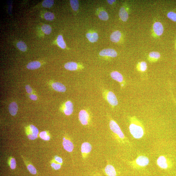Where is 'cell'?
I'll use <instances>...</instances> for the list:
<instances>
[{"instance_id":"obj_35","label":"cell","mask_w":176,"mask_h":176,"mask_svg":"<svg viewBox=\"0 0 176 176\" xmlns=\"http://www.w3.org/2000/svg\"><path fill=\"white\" fill-rule=\"evenodd\" d=\"M62 164H59L57 162H53L51 163V166L53 169L55 170H58L60 169Z\"/></svg>"},{"instance_id":"obj_19","label":"cell","mask_w":176,"mask_h":176,"mask_svg":"<svg viewBox=\"0 0 176 176\" xmlns=\"http://www.w3.org/2000/svg\"><path fill=\"white\" fill-rule=\"evenodd\" d=\"M86 37L90 42L94 43L98 41L99 36L97 33H88L87 34Z\"/></svg>"},{"instance_id":"obj_40","label":"cell","mask_w":176,"mask_h":176,"mask_svg":"<svg viewBox=\"0 0 176 176\" xmlns=\"http://www.w3.org/2000/svg\"><path fill=\"white\" fill-rule=\"evenodd\" d=\"M96 176H102L100 175H98Z\"/></svg>"},{"instance_id":"obj_22","label":"cell","mask_w":176,"mask_h":176,"mask_svg":"<svg viewBox=\"0 0 176 176\" xmlns=\"http://www.w3.org/2000/svg\"><path fill=\"white\" fill-rule=\"evenodd\" d=\"M57 43L61 48L65 49L66 48V45L64 41L63 36L59 35L57 39Z\"/></svg>"},{"instance_id":"obj_13","label":"cell","mask_w":176,"mask_h":176,"mask_svg":"<svg viewBox=\"0 0 176 176\" xmlns=\"http://www.w3.org/2000/svg\"><path fill=\"white\" fill-rule=\"evenodd\" d=\"M153 29L155 34L158 36L162 35L164 32V28L161 23L155 22L153 25Z\"/></svg>"},{"instance_id":"obj_23","label":"cell","mask_w":176,"mask_h":176,"mask_svg":"<svg viewBox=\"0 0 176 176\" xmlns=\"http://www.w3.org/2000/svg\"><path fill=\"white\" fill-rule=\"evenodd\" d=\"M17 47L20 51L25 52L27 50V46L25 43L22 41L18 42L16 45Z\"/></svg>"},{"instance_id":"obj_9","label":"cell","mask_w":176,"mask_h":176,"mask_svg":"<svg viewBox=\"0 0 176 176\" xmlns=\"http://www.w3.org/2000/svg\"><path fill=\"white\" fill-rule=\"evenodd\" d=\"M107 99L109 104L113 106H117L118 101L117 98L113 92L109 91L107 95Z\"/></svg>"},{"instance_id":"obj_38","label":"cell","mask_w":176,"mask_h":176,"mask_svg":"<svg viewBox=\"0 0 176 176\" xmlns=\"http://www.w3.org/2000/svg\"><path fill=\"white\" fill-rule=\"evenodd\" d=\"M30 98L31 100H33L36 101L37 99V97L36 95L32 94L30 96Z\"/></svg>"},{"instance_id":"obj_37","label":"cell","mask_w":176,"mask_h":176,"mask_svg":"<svg viewBox=\"0 0 176 176\" xmlns=\"http://www.w3.org/2000/svg\"><path fill=\"white\" fill-rule=\"evenodd\" d=\"M26 90L28 94H30L32 92V88L29 85H27L25 87Z\"/></svg>"},{"instance_id":"obj_25","label":"cell","mask_w":176,"mask_h":176,"mask_svg":"<svg viewBox=\"0 0 176 176\" xmlns=\"http://www.w3.org/2000/svg\"><path fill=\"white\" fill-rule=\"evenodd\" d=\"M71 6L72 8L74 11H76L79 8V3L78 1L76 0H71L70 1Z\"/></svg>"},{"instance_id":"obj_20","label":"cell","mask_w":176,"mask_h":176,"mask_svg":"<svg viewBox=\"0 0 176 176\" xmlns=\"http://www.w3.org/2000/svg\"><path fill=\"white\" fill-rule=\"evenodd\" d=\"M78 64L75 62H71L66 63L64 65L65 68L68 70L74 71L78 69Z\"/></svg>"},{"instance_id":"obj_12","label":"cell","mask_w":176,"mask_h":176,"mask_svg":"<svg viewBox=\"0 0 176 176\" xmlns=\"http://www.w3.org/2000/svg\"><path fill=\"white\" fill-rule=\"evenodd\" d=\"M104 172L107 176H116L117 175L114 167L110 164L106 166L104 169Z\"/></svg>"},{"instance_id":"obj_26","label":"cell","mask_w":176,"mask_h":176,"mask_svg":"<svg viewBox=\"0 0 176 176\" xmlns=\"http://www.w3.org/2000/svg\"><path fill=\"white\" fill-rule=\"evenodd\" d=\"M149 58L152 60H157L160 58V55L159 53L157 52H152L149 53Z\"/></svg>"},{"instance_id":"obj_30","label":"cell","mask_w":176,"mask_h":176,"mask_svg":"<svg viewBox=\"0 0 176 176\" xmlns=\"http://www.w3.org/2000/svg\"><path fill=\"white\" fill-rule=\"evenodd\" d=\"M40 136L41 139L45 141H49L50 139V137L45 131L41 132L40 133Z\"/></svg>"},{"instance_id":"obj_15","label":"cell","mask_w":176,"mask_h":176,"mask_svg":"<svg viewBox=\"0 0 176 176\" xmlns=\"http://www.w3.org/2000/svg\"><path fill=\"white\" fill-rule=\"evenodd\" d=\"M111 76L113 80L122 83L124 81L122 75L118 72L114 71L111 72Z\"/></svg>"},{"instance_id":"obj_29","label":"cell","mask_w":176,"mask_h":176,"mask_svg":"<svg viewBox=\"0 0 176 176\" xmlns=\"http://www.w3.org/2000/svg\"><path fill=\"white\" fill-rule=\"evenodd\" d=\"M54 3V1L52 0H45L43 2L42 6L44 7L50 8L53 6Z\"/></svg>"},{"instance_id":"obj_28","label":"cell","mask_w":176,"mask_h":176,"mask_svg":"<svg viewBox=\"0 0 176 176\" xmlns=\"http://www.w3.org/2000/svg\"><path fill=\"white\" fill-rule=\"evenodd\" d=\"M98 16L99 19L103 21H107L109 19V16L107 13L104 11L100 12Z\"/></svg>"},{"instance_id":"obj_4","label":"cell","mask_w":176,"mask_h":176,"mask_svg":"<svg viewBox=\"0 0 176 176\" xmlns=\"http://www.w3.org/2000/svg\"><path fill=\"white\" fill-rule=\"evenodd\" d=\"M92 149L91 144L88 142H85L82 143L81 146V153L83 159H86L89 156Z\"/></svg>"},{"instance_id":"obj_14","label":"cell","mask_w":176,"mask_h":176,"mask_svg":"<svg viewBox=\"0 0 176 176\" xmlns=\"http://www.w3.org/2000/svg\"><path fill=\"white\" fill-rule=\"evenodd\" d=\"M53 89L56 91L60 92H64L66 91V88L65 86L60 82L53 83L52 85Z\"/></svg>"},{"instance_id":"obj_24","label":"cell","mask_w":176,"mask_h":176,"mask_svg":"<svg viewBox=\"0 0 176 176\" xmlns=\"http://www.w3.org/2000/svg\"><path fill=\"white\" fill-rule=\"evenodd\" d=\"M138 70L142 72H145L147 69V65L146 62L142 61L138 63Z\"/></svg>"},{"instance_id":"obj_39","label":"cell","mask_w":176,"mask_h":176,"mask_svg":"<svg viewBox=\"0 0 176 176\" xmlns=\"http://www.w3.org/2000/svg\"><path fill=\"white\" fill-rule=\"evenodd\" d=\"M107 1L109 4L110 5H112L114 2L116 1H114V0H108Z\"/></svg>"},{"instance_id":"obj_27","label":"cell","mask_w":176,"mask_h":176,"mask_svg":"<svg viewBox=\"0 0 176 176\" xmlns=\"http://www.w3.org/2000/svg\"><path fill=\"white\" fill-rule=\"evenodd\" d=\"M41 30L46 34L49 35L52 32V28L50 26L48 25H44L41 27Z\"/></svg>"},{"instance_id":"obj_32","label":"cell","mask_w":176,"mask_h":176,"mask_svg":"<svg viewBox=\"0 0 176 176\" xmlns=\"http://www.w3.org/2000/svg\"><path fill=\"white\" fill-rule=\"evenodd\" d=\"M27 168L28 170L31 174L36 175L37 173V170H36V168L32 164L28 165Z\"/></svg>"},{"instance_id":"obj_34","label":"cell","mask_w":176,"mask_h":176,"mask_svg":"<svg viewBox=\"0 0 176 176\" xmlns=\"http://www.w3.org/2000/svg\"><path fill=\"white\" fill-rule=\"evenodd\" d=\"M10 168L12 170H14L16 168V160L14 158H12L10 162Z\"/></svg>"},{"instance_id":"obj_10","label":"cell","mask_w":176,"mask_h":176,"mask_svg":"<svg viewBox=\"0 0 176 176\" xmlns=\"http://www.w3.org/2000/svg\"><path fill=\"white\" fill-rule=\"evenodd\" d=\"M63 111L65 115L68 116L71 115L74 111L73 103L70 101L66 102L65 104Z\"/></svg>"},{"instance_id":"obj_2","label":"cell","mask_w":176,"mask_h":176,"mask_svg":"<svg viewBox=\"0 0 176 176\" xmlns=\"http://www.w3.org/2000/svg\"><path fill=\"white\" fill-rule=\"evenodd\" d=\"M109 126L116 140L120 143H124L126 140V137L118 124L114 120H111L109 122Z\"/></svg>"},{"instance_id":"obj_18","label":"cell","mask_w":176,"mask_h":176,"mask_svg":"<svg viewBox=\"0 0 176 176\" xmlns=\"http://www.w3.org/2000/svg\"><path fill=\"white\" fill-rule=\"evenodd\" d=\"M119 15L122 21L126 22L127 21L129 17L128 14L124 8H121L119 12Z\"/></svg>"},{"instance_id":"obj_3","label":"cell","mask_w":176,"mask_h":176,"mask_svg":"<svg viewBox=\"0 0 176 176\" xmlns=\"http://www.w3.org/2000/svg\"><path fill=\"white\" fill-rule=\"evenodd\" d=\"M78 118L80 123L84 126L88 125L91 120L89 114L87 111L84 110H82L80 111Z\"/></svg>"},{"instance_id":"obj_6","label":"cell","mask_w":176,"mask_h":176,"mask_svg":"<svg viewBox=\"0 0 176 176\" xmlns=\"http://www.w3.org/2000/svg\"><path fill=\"white\" fill-rule=\"evenodd\" d=\"M149 162V159L147 157L144 156H139L135 160V164L137 168L146 167Z\"/></svg>"},{"instance_id":"obj_36","label":"cell","mask_w":176,"mask_h":176,"mask_svg":"<svg viewBox=\"0 0 176 176\" xmlns=\"http://www.w3.org/2000/svg\"><path fill=\"white\" fill-rule=\"evenodd\" d=\"M54 160H55V161L56 162L61 164H63V160L60 157L55 156L54 157Z\"/></svg>"},{"instance_id":"obj_16","label":"cell","mask_w":176,"mask_h":176,"mask_svg":"<svg viewBox=\"0 0 176 176\" xmlns=\"http://www.w3.org/2000/svg\"><path fill=\"white\" fill-rule=\"evenodd\" d=\"M121 37L120 31L117 30L113 32L110 36V40L112 42L117 43L120 41Z\"/></svg>"},{"instance_id":"obj_21","label":"cell","mask_w":176,"mask_h":176,"mask_svg":"<svg viewBox=\"0 0 176 176\" xmlns=\"http://www.w3.org/2000/svg\"><path fill=\"white\" fill-rule=\"evenodd\" d=\"M41 66V64L39 62L35 61L30 62L27 65V68L30 69H35L39 68Z\"/></svg>"},{"instance_id":"obj_1","label":"cell","mask_w":176,"mask_h":176,"mask_svg":"<svg viewBox=\"0 0 176 176\" xmlns=\"http://www.w3.org/2000/svg\"><path fill=\"white\" fill-rule=\"evenodd\" d=\"M131 123L129 126V130L134 138L140 139L144 135L143 126L135 116L130 118Z\"/></svg>"},{"instance_id":"obj_8","label":"cell","mask_w":176,"mask_h":176,"mask_svg":"<svg viewBox=\"0 0 176 176\" xmlns=\"http://www.w3.org/2000/svg\"><path fill=\"white\" fill-rule=\"evenodd\" d=\"M157 164L158 166L162 169H166L170 167L171 165L167 159L165 157L160 156L157 160Z\"/></svg>"},{"instance_id":"obj_11","label":"cell","mask_w":176,"mask_h":176,"mask_svg":"<svg viewBox=\"0 0 176 176\" xmlns=\"http://www.w3.org/2000/svg\"><path fill=\"white\" fill-rule=\"evenodd\" d=\"M101 56H108L112 58H115L117 56L116 52L112 49H107L101 51L99 53Z\"/></svg>"},{"instance_id":"obj_7","label":"cell","mask_w":176,"mask_h":176,"mask_svg":"<svg viewBox=\"0 0 176 176\" xmlns=\"http://www.w3.org/2000/svg\"><path fill=\"white\" fill-rule=\"evenodd\" d=\"M63 140V145L64 149L68 152L70 153L73 151L74 146L71 140L67 137H64Z\"/></svg>"},{"instance_id":"obj_33","label":"cell","mask_w":176,"mask_h":176,"mask_svg":"<svg viewBox=\"0 0 176 176\" xmlns=\"http://www.w3.org/2000/svg\"><path fill=\"white\" fill-rule=\"evenodd\" d=\"M167 16L168 18L172 21L175 22H176V13L173 12H170L168 13Z\"/></svg>"},{"instance_id":"obj_5","label":"cell","mask_w":176,"mask_h":176,"mask_svg":"<svg viewBox=\"0 0 176 176\" xmlns=\"http://www.w3.org/2000/svg\"><path fill=\"white\" fill-rule=\"evenodd\" d=\"M26 133L28 139L31 140H34L38 138L39 131L36 127L31 125L27 129Z\"/></svg>"},{"instance_id":"obj_31","label":"cell","mask_w":176,"mask_h":176,"mask_svg":"<svg viewBox=\"0 0 176 176\" xmlns=\"http://www.w3.org/2000/svg\"><path fill=\"white\" fill-rule=\"evenodd\" d=\"M44 18L47 20L52 21L55 18L54 14L51 12H46L44 14Z\"/></svg>"},{"instance_id":"obj_17","label":"cell","mask_w":176,"mask_h":176,"mask_svg":"<svg viewBox=\"0 0 176 176\" xmlns=\"http://www.w3.org/2000/svg\"><path fill=\"white\" fill-rule=\"evenodd\" d=\"M9 112L12 116H15L16 115L18 110V107L17 103L15 102H13L10 104L9 107Z\"/></svg>"}]
</instances>
